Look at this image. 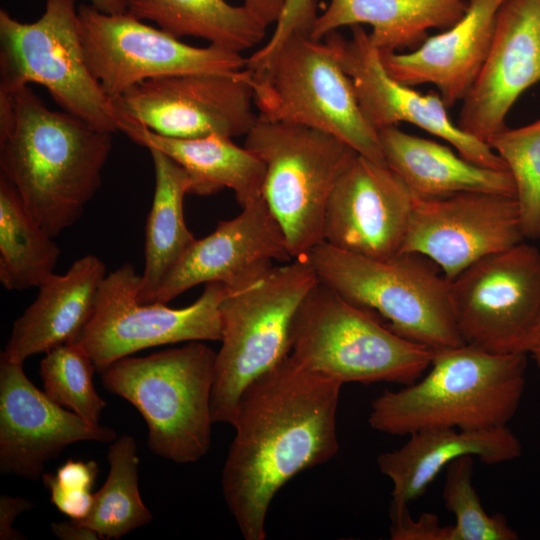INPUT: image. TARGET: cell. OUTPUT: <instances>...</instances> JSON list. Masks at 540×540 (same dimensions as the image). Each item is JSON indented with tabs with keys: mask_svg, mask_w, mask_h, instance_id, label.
Masks as SVG:
<instances>
[{
	"mask_svg": "<svg viewBox=\"0 0 540 540\" xmlns=\"http://www.w3.org/2000/svg\"><path fill=\"white\" fill-rule=\"evenodd\" d=\"M288 356L342 384L406 386L429 368L433 349L398 335L318 280L295 314Z\"/></svg>",
	"mask_w": 540,
	"mask_h": 540,
	"instance_id": "obj_6",
	"label": "cell"
},
{
	"mask_svg": "<svg viewBox=\"0 0 540 540\" xmlns=\"http://www.w3.org/2000/svg\"><path fill=\"white\" fill-rule=\"evenodd\" d=\"M473 456H462L445 469L442 498L455 517L451 540H517L504 515L487 514L473 485Z\"/></svg>",
	"mask_w": 540,
	"mask_h": 540,
	"instance_id": "obj_33",
	"label": "cell"
},
{
	"mask_svg": "<svg viewBox=\"0 0 540 540\" xmlns=\"http://www.w3.org/2000/svg\"><path fill=\"white\" fill-rule=\"evenodd\" d=\"M95 370L93 360L76 341L59 345L46 352L40 363L44 392L89 424L99 425L106 403L94 387Z\"/></svg>",
	"mask_w": 540,
	"mask_h": 540,
	"instance_id": "obj_32",
	"label": "cell"
},
{
	"mask_svg": "<svg viewBox=\"0 0 540 540\" xmlns=\"http://www.w3.org/2000/svg\"><path fill=\"white\" fill-rule=\"evenodd\" d=\"M351 39L332 31L324 37L350 77L365 119L377 131L401 122L415 125L449 142L460 156L479 166L508 170L486 143L461 130L447 112L440 94H422L394 79L384 68L379 50L361 25L351 26Z\"/></svg>",
	"mask_w": 540,
	"mask_h": 540,
	"instance_id": "obj_16",
	"label": "cell"
},
{
	"mask_svg": "<svg viewBox=\"0 0 540 540\" xmlns=\"http://www.w3.org/2000/svg\"><path fill=\"white\" fill-rule=\"evenodd\" d=\"M510 172L525 239H540V119L519 128L507 126L486 142Z\"/></svg>",
	"mask_w": 540,
	"mask_h": 540,
	"instance_id": "obj_31",
	"label": "cell"
},
{
	"mask_svg": "<svg viewBox=\"0 0 540 540\" xmlns=\"http://www.w3.org/2000/svg\"><path fill=\"white\" fill-rule=\"evenodd\" d=\"M524 352L531 356L540 369V315L525 344Z\"/></svg>",
	"mask_w": 540,
	"mask_h": 540,
	"instance_id": "obj_40",
	"label": "cell"
},
{
	"mask_svg": "<svg viewBox=\"0 0 540 540\" xmlns=\"http://www.w3.org/2000/svg\"><path fill=\"white\" fill-rule=\"evenodd\" d=\"M451 302L465 343L524 352L540 315V250L523 241L479 259L451 281Z\"/></svg>",
	"mask_w": 540,
	"mask_h": 540,
	"instance_id": "obj_13",
	"label": "cell"
},
{
	"mask_svg": "<svg viewBox=\"0 0 540 540\" xmlns=\"http://www.w3.org/2000/svg\"><path fill=\"white\" fill-rule=\"evenodd\" d=\"M526 367L525 352L494 353L468 343L433 349L424 376L373 400L369 425L390 435L507 426L522 399Z\"/></svg>",
	"mask_w": 540,
	"mask_h": 540,
	"instance_id": "obj_3",
	"label": "cell"
},
{
	"mask_svg": "<svg viewBox=\"0 0 540 540\" xmlns=\"http://www.w3.org/2000/svg\"><path fill=\"white\" fill-rule=\"evenodd\" d=\"M116 432L92 425L53 401L26 376L23 363L0 358V471L31 480L70 444L111 443Z\"/></svg>",
	"mask_w": 540,
	"mask_h": 540,
	"instance_id": "obj_19",
	"label": "cell"
},
{
	"mask_svg": "<svg viewBox=\"0 0 540 540\" xmlns=\"http://www.w3.org/2000/svg\"><path fill=\"white\" fill-rule=\"evenodd\" d=\"M113 100L120 123L129 121L171 138L246 136L258 119L248 68L149 79Z\"/></svg>",
	"mask_w": 540,
	"mask_h": 540,
	"instance_id": "obj_14",
	"label": "cell"
},
{
	"mask_svg": "<svg viewBox=\"0 0 540 540\" xmlns=\"http://www.w3.org/2000/svg\"><path fill=\"white\" fill-rule=\"evenodd\" d=\"M392 540H451V525H441L437 515L423 512L413 519L408 505H390Z\"/></svg>",
	"mask_w": 540,
	"mask_h": 540,
	"instance_id": "obj_36",
	"label": "cell"
},
{
	"mask_svg": "<svg viewBox=\"0 0 540 540\" xmlns=\"http://www.w3.org/2000/svg\"><path fill=\"white\" fill-rule=\"evenodd\" d=\"M30 83L45 87L63 111L119 131L115 102L87 65L75 0H45L43 14L31 23L0 10V90Z\"/></svg>",
	"mask_w": 540,
	"mask_h": 540,
	"instance_id": "obj_10",
	"label": "cell"
},
{
	"mask_svg": "<svg viewBox=\"0 0 540 540\" xmlns=\"http://www.w3.org/2000/svg\"><path fill=\"white\" fill-rule=\"evenodd\" d=\"M251 72L259 117L329 133L387 165L378 131L365 119L350 77L325 41L293 31Z\"/></svg>",
	"mask_w": 540,
	"mask_h": 540,
	"instance_id": "obj_7",
	"label": "cell"
},
{
	"mask_svg": "<svg viewBox=\"0 0 540 540\" xmlns=\"http://www.w3.org/2000/svg\"><path fill=\"white\" fill-rule=\"evenodd\" d=\"M540 82V0H504L485 62L462 100L458 127L487 142L517 99Z\"/></svg>",
	"mask_w": 540,
	"mask_h": 540,
	"instance_id": "obj_20",
	"label": "cell"
},
{
	"mask_svg": "<svg viewBox=\"0 0 540 540\" xmlns=\"http://www.w3.org/2000/svg\"><path fill=\"white\" fill-rule=\"evenodd\" d=\"M244 146L265 165L262 197L285 234L292 259L324 242L329 197L358 153L329 133L258 119Z\"/></svg>",
	"mask_w": 540,
	"mask_h": 540,
	"instance_id": "obj_9",
	"label": "cell"
},
{
	"mask_svg": "<svg viewBox=\"0 0 540 540\" xmlns=\"http://www.w3.org/2000/svg\"><path fill=\"white\" fill-rule=\"evenodd\" d=\"M97 10L108 14L127 12V0H88Z\"/></svg>",
	"mask_w": 540,
	"mask_h": 540,
	"instance_id": "obj_41",
	"label": "cell"
},
{
	"mask_svg": "<svg viewBox=\"0 0 540 540\" xmlns=\"http://www.w3.org/2000/svg\"><path fill=\"white\" fill-rule=\"evenodd\" d=\"M413 204L396 172L358 154L327 202L324 242L358 256L392 259L402 253Z\"/></svg>",
	"mask_w": 540,
	"mask_h": 540,
	"instance_id": "obj_18",
	"label": "cell"
},
{
	"mask_svg": "<svg viewBox=\"0 0 540 540\" xmlns=\"http://www.w3.org/2000/svg\"><path fill=\"white\" fill-rule=\"evenodd\" d=\"M317 282L309 260L297 258L223 299L211 394L214 423L232 425L244 389L288 356L295 314Z\"/></svg>",
	"mask_w": 540,
	"mask_h": 540,
	"instance_id": "obj_8",
	"label": "cell"
},
{
	"mask_svg": "<svg viewBox=\"0 0 540 540\" xmlns=\"http://www.w3.org/2000/svg\"><path fill=\"white\" fill-rule=\"evenodd\" d=\"M305 258L321 283L398 335L432 349L465 344L453 313L451 281L426 256L403 252L381 261L322 242Z\"/></svg>",
	"mask_w": 540,
	"mask_h": 540,
	"instance_id": "obj_5",
	"label": "cell"
},
{
	"mask_svg": "<svg viewBox=\"0 0 540 540\" xmlns=\"http://www.w3.org/2000/svg\"><path fill=\"white\" fill-rule=\"evenodd\" d=\"M342 385L287 356L242 392L221 485L244 539L263 540L270 504L281 487L338 452Z\"/></svg>",
	"mask_w": 540,
	"mask_h": 540,
	"instance_id": "obj_1",
	"label": "cell"
},
{
	"mask_svg": "<svg viewBox=\"0 0 540 540\" xmlns=\"http://www.w3.org/2000/svg\"><path fill=\"white\" fill-rule=\"evenodd\" d=\"M466 9L467 0H330L311 36L322 40L339 27L368 24L379 52L411 51L427 39L429 29L452 27Z\"/></svg>",
	"mask_w": 540,
	"mask_h": 540,
	"instance_id": "obj_26",
	"label": "cell"
},
{
	"mask_svg": "<svg viewBox=\"0 0 540 540\" xmlns=\"http://www.w3.org/2000/svg\"><path fill=\"white\" fill-rule=\"evenodd\" d=\"M504 0H467L463 17L406 53L379 52L386 71L408 85L433 84L447 108L462 101L488 55Z\"/></svg>",
	"mask_w": 540,
	"mask_h": 540,
	"instance_id": "obj_21",
	"label": "cell"
},
{
	"mask_svg": "<svg viewBox=\"0 0 540 540\" xmlns=\"http://www.w3.org/2000/svg\"><path fill=\"white\" fill-rule=\"evenodd\" d=\"M107 460L108 476L94 493L89 515L79 522L95 530L102 539H119L150 523L152 514L139 492L135 439L129 435L116 438L109 446Z\"/></svg>",
	"mask_w": 540,
	"mask_h": 540,
	"instance_id": "obj_30",
	"label": "cell"
},
{
	"mask_svg": "<svg viewBox=\"0 0 540 540\" xmlns=\"http://www.w3.org/2000/svg\"><path fill=\"white\" fill-rule=\"evenodd\" d=\"M0 175V282L7 290L39 287L54 274L61 250Z\"/></svg>",
	"mask_w": 540,
	"mask_h": 540,
	"instance_id": "obj_29",
	"label": "cell"
},
{
	"mask_svg": "<svg viewBox=\"0 0 540 540\" xmlns=\"http://www.w3.org/2000/svg\"><path fill=\"white\" fill-rule=\"evenodd\" d=\"M524 239L515 196L489 192L414 196L402 253L426 256L452 281L479 259Z\"/></svg>",
	"mask_w": 540,
	"mask_h": 540,
	"instance_id": "obj_15",
	"label": "cell"
},
{
	"mask_svg": "<svg viewBox=\"0 0 540 540\" xmlns=\"http://www.w3.org/2000/svg\"><path fill=\"white\" fill-rule=\"evenodd\" d=\"M106 275L103 261L93 254L74 261L62 275L52 274L14 322L1 357L23 363L32 355L76 340L94 313Z\"/></svg>",
	"mask_w": 540,
	"mask_h": 540,
	"instance_id": "obj_22",
	"label": "cell"
},
{
	"mask_svg": "<svg viewBox=\"0 0 540 540\" xmlns=\"http://www.w3.org/2000/svg\"><path fill=\"white\" fill-rule=\"evenodd\" d=\"M154 167L155 188L145 228V266L140 275L138 299L153 302L166 275L196 240L188 229L183 211L191 180L176 161L155 148H148Z\"/></svg>",
	"mask_w": 540,
	"mask_h": 540,
	"instance_id": "obj_27",
	"label": "cell"
},
{
	"mask_svg": "<svg viewBox=\"0 0 540 540\" xmlns=\"http://www.w3.org/2000/svg\"><path fill=\"white\" fill-rule=\"evenodd\" d=\"M87 65L105 93L117 98L143 81L184 73L232 74L246 68L240 53L210 44L194 47L128 12L78 7Z\"/></svg>",
	"mask_w": 540,
	"mask_h": 540,
	"instance_id": "obj_12",
	"label": "cell"
},
{
	"mask_svg": "<svg viewBox=\"0 0 540 540\" xmlns=\"http://www.w3.org/2000/svg\"><path fill=\"white\" fill-rule=\"evenodd\" d=\"M317 16L315 0H287L271 38L261 49L247 58V68H258L293 31L311 33Z\"/></svg>",
	"mask_w": 540,
	"mask_h": 540,
	"instance_id": "obj_35",
	"label": "cell"
},
{
	"mask_svg": "<svg viewBox=\"0 0 540 540\" xmlns=\"http://www.w3.org/2000/svg\"><path fill=\"white\" fill-rule=\"evenodd\" d=\"M53 534L61 540H97L101 536L87 525L70 519L66 522L51 523Z\"/></svg>",
	"mask_w": 540,
	"mask_h": 540,
	"instance_id": "obj_39",
	"label": "cell"
},
{
	"mask_svg": "<svg viewBox=\"0 0 540 540\" xmlns=\"http://www.w3.org/2000/svg\"><path fill=\"white\" fill-rule=\"evenodd\" d=\"M287 0H244L243 6L265 28L277 24Z\"/></svg>",
	"mask_w": 540,
	"mask_h": 540,
	"instance_id": "obj_38",
	"label": "cell"
},
{
	"mask_svg": "<svg viewBox=\"0 0 540 540\" xmlns=\"http://www.w3.org/2000/svg\"><path fill=\"white\" fill-rule=\"evenodd\" d=\"M120 131L133 142L168 155L187 172L190 194L208 196L225 188L234 192L241 208L262 197L264 163L231 138L211 134L198 138H171L122 121Z\"/></svg>",
	"mask_w": 540,
	"mask_h": 540,
	"instance_id": "obj_24",
	"label": "cell"
},
{
	"mask_svg": "<svg viewBox=\"0 0 540 540\" xmlns=\"http://www.w3.org/2000/svg\"><path fill=\"white\" fill-rule=\"evenodd\" d=\"M385 162L412 194L421 198L461 192H489L515 196L508 170L474 164L448 146L405 133L397 126L378 130Z\"/></svg>",
	"mask_w": 540,
	"mask_h": 540,
	"instance_id": "obj_25",
	"label": "cell"
},
{
	"mask_svg": "<svg viewBox=\"0 0 540 540\" xmlns=\"http://www.w3.org/2000/svg\"><path fill=\"white\" fill-rule=\"evenodd\" d=\"M127 12L177 38H202L238 53L258 44L266 30L243 5L225 0H127Z\"/></svg>",
	"mask_w": 540,
	"mask_h": 540,
	"instance_id": "obj_28",
	"label": "cell"
},
{
	"mask_svg": "<svg viewBox=\"0 0 540 540\" xmlns=\"http://www.w3.org/2000/svg\"><path fill=\"white\" fill-rule=\"evenodd\" d=\"M34 507V503L23 497L1 495L0 497V539H26L12 526L16 517Z\"/></svg>",
	"mask_w": 540,
	"mask_h": 540,
	"instance_id": "obj_37",
	"label": "cell"
},
{
	"mask_svg": "<svg viewBox=\"0 0 540 540\" xmlns=\"http://www.w3.org/2000/svg\"><path fill=\"white\" fill-rule=\"evenodd\" d=\"M401 447L380 454V472L393 484L390 505L406 506L425 493L437 475L462 456L494 465L519 458L522 444L507 427L430 428L414 432Z\"/></svg>",
	"mask_w": 540,
	"mask_h": 540,
	"instance_id": "obj_23",
	"label": "cell"
},
{
	"mask_svg": "<svg viewBox=\"0 0 540 540\" xmlns=\"http://www.w3.org/2000/svg\"><path fill=\"white\" fill-rule=\"evenodd\" d=\"M241 209L193 242L163 279L153 302L167 304L202 283L242 291L267 276L274 261L292 260L282 227L263 197Z\"/></svg>",
	"mask_w": 540,
	"mask_h": 540,
	"instance_id": "obj_17",
	"label": "cell"
},
{
	"mask_svg": "<svg viewBox=\"0 0 540 540\" xmlns=\"http://www.w3.org/2000/svg\"><path fill=\"white\" fill-rule=\"evenodd\" d=\"M111 149L112 133L49 109L29 85L0 90V175L52 237L82 216Z\"/></svg>",
	"mask_w": 540,
	"mask_h": 540,
	"instance_id": "obj_2",
	"label": "cell"
},
{
	"mask_svg": "<svg viewBox=\"0 0 540 540\" xmlns=\"http://www.w3.org/2000/svg\"><path fill=\"white\" fill-rule=\"evenodd\" d=\"M140 275L125 263L104 278L94 313L76 338L101 372L140 350L191 341L221 339L220 305L230 293L207 283L200 297L184 308L138 299Z\"/></svg>",
	"mask_w": 540,
	"mask_h": 540,
	"instance_id": "obj_11",
	"label": "cell"
},
{
	"mask_svg": "<svg viewBox=\"0 0 540 540\" xmlns=\"http://www.w3.org/2000/svg\"><path fill=\"white\" fill-rule=\"evenodd\" d=\"M215 358L203 341L186 342L144 357L121 358L100 372L101 381L142 415L154 454L194 463L211 443Z\"/></svg>",
	"mask_w": 540,
	"mask_h": 540,
	"instance_id": "obj_4",
	"label": "cell"
},
{
	"mask_svg": "<svg viewBox=\"0 0 540 540\" xmlns=\"http://www.w3.org/2000/svg\"><path fill=\"white\" fill-rule=\"evenodd\" d=\"M99 468L94 460H67L56 474L43 473V484L50 493L51 503L72 520H84L90 513L94 493L92 488Z\"/></svg>",
	"mask_w": 540,
	"mask_h": 540,
	"instance_id": "obj_34",
	"label": "cell"
}]
</instances>
